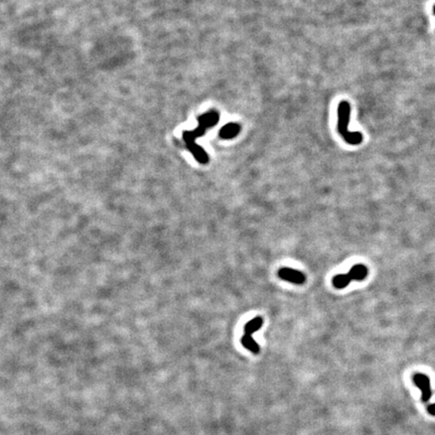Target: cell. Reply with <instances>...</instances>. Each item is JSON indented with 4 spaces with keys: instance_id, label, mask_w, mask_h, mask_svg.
<instances>
[{
    "instance_id": "1",
    "label": "cell",
    "mask_w": 435,
    "mask_h": 435,
    "mask_svg": "<svg viewBox=\"0 0 435 435\" xmlns=\"http://www.w3.org/2000/svg\"><path fill=\"white\" fill-rule=\"evenodd\" d=\"M219 119L220 115L218 112L216 110H209L199 117L198 127L194 130L185 131L182 133V138H184L187 148L191 151L196 161L202 164H207L209 162V157L205 149L196 143L195 140L205 135L208 129L214 127L219 122Z\"/></svg>"
},
{
    "instance_id": "2",
    "label": "cell",
    "mask_w": 435,
    "mask_h": 435,
    "mask_svg": "<svg viewBox=\"0 0 435 435\" xmlns=\"http://www.w3.org/2000/svg\"><path fill=\"white\" fill-rule=\"evenodd\" d=\"M350 117V105L347 101H342L338 107V131L345 141L350 145H359L363 142V134L348 130V123Z\"/></svg>"
},
{
    "instance_id": "3",
    "label": "cell",
    "mask_w": 435,
    "mask_h": 435,
    "mask_svg": "<svg viewBox=\"0 0 435 435\" xmlns=\"http://www.w3.org/2000/svg\"><path fill=\"white\" fill-rule=\"evenodd\" d=\"M278 276L280 279L284 280V281H287V282H290L293 284H297V285H302L306 280L305 275L301 271L292 269V268H287V267L280 269L278 271Z\"/></svg>"
},
{
    "instance_id": "4",
    "label": "cell",
    "mask_w": 435,
    "mask_h": 435,
    "mask_svg": "<svg viewBox=\"0 0 435 435\" xmlns=\"http://www.w3.org/2000/svg\"><path fill=\"white\" fill-rule=\"evenodd\" d=\"M414 384L422 392V399L427 402L431 397V388L429 378L423 374H416L413 377Z\"/></svg>"
},
{
    "instance_id": "5",
    "label": "cell",
    "mask_w": 435,
    "mask_h": 435,
    "mask_svg": "<svg viewBox=\"0 0 435 435\" xmlns=\"http://www.w3.org/2000/svg\"><path fill=\"white\" fill-rule=\"evenodd\" d=\"M349 277L352 280H356V281H363L367 278L369 270L364 264H357L354 265L350 270L348 272Z\"/></svg>"
},
{
    "instance_id": "6",
    "label": "cell",
    "mask_w": 435,
    "mask_h": 435,
    "mask_svg": "<svg viewBox=\"0 0 435 435\" xmlns=\"http://www.w3.org/2000/svg\"><path fill=\"white\" fill-rule=\"evenodd\" d=\"M240 132V126L237 123H229L224 126L220 130V137L222 139H232L236 137Z\"/></svg>"
},
{
    "instance_id": "7",
    "label": "cell",
    "mask_w": 435,
    "mask_h": 435,
    "mask_svg": "<svg viewBox=\"0 0 435 435\" xmlns=\"http://www.w3.org/2000/svg\"><path fill=\"white\" fill-rule=\"evenodd\" d=\"M241 344L245 348L250 350L251 353H253L255 355H258L260 353V346L257 342H255L253 336L244 334L241 338Z\"/></svg>"
},
{
    "instance_id": "8",
    "label": "cell",
    "mask_w": 435,
    "mask_h": 435,
    "mask_svg": "<svg viewBox=\"0 0 435 435\" xmlns=\"http://www.w3.org/2000/svg\"><path fill=\"white\" fill-rule=\"evenodd\" d=\"M262 326H263V318L261 316H257L253 319H251L250 321L247 322L244 328L245 334L253 336V333L258 331L262 328Z\"/></svg>"
},
{
    "instance_id": "9",
    "label": "cell",
    "mask_w": 435,
    "mask_h": 435,
    "mask_svg": "<svg viewBox=\"0 0 435 435\" xmlns=\"http://www.w3.org/2000/svg\"><path fill=\"white\" fill-rule=\"evenodd\" d=\"M352 281V278L349 277L348 273H343L338 274L332 278V284L336 289H343L346 288Z\"/></svg>"
},
{
    "instance_id": "10",
    "label": "cell",
    "mask_w": 435,
    "mask_h": 435,
    "mask_svg": "<svg viewBox=\"0 0 435 435\" xmlns=\"http://www.w3.org/2000/svg\"><path fill=\"white\" fill-rule=\"evenodd\" d=\"M428 411H429L430 414L435 415V403L432 404V405H430V406L428 407Z\"/></svg>"
},
{
    "instance_id": "11",
    "label": "cell",
    "mask_w": 435,
    "mask_h": 435,
    "mask_svg": "<svg viewBox=\"0 0 435 435\" xmlns=\"http://www.w3.org/2000/svg\"><path fill=\"white\" fill-rule=\"evenodd\" d=\"M433 13L435 15V5H434V7H433Z\"/></svg>"
}]
</instances>
